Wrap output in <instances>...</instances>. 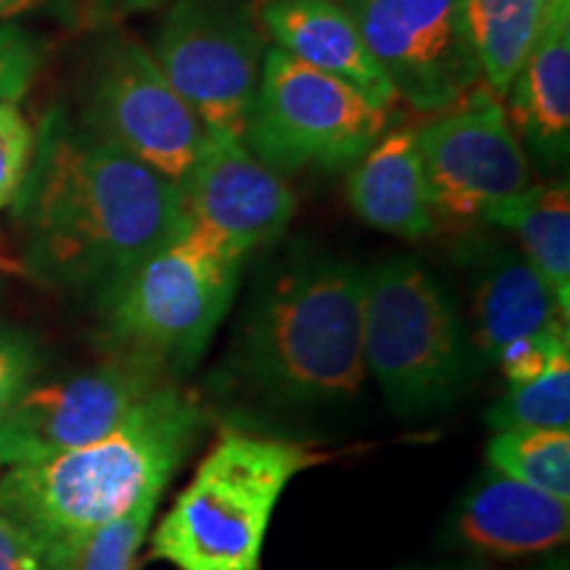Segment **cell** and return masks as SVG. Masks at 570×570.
Masks as SVG:
<instances>
[{"label":"cell","mask_w":570,"mask_h":570,"mask_svg":"<svg viewBox=\"0 0 570 570\" xmlns=\"http://www.w3.org/2000/svg\"><path fill=\"white\" fill-rule=\"evenodd\" d=\"M323 460L298 441L225 431L154 529L148 558L177 570H259L277 502Z\"/></svg>","instance_id":"cell-4"},{"label":"cell","mask_w":570,"mask_h":570,"mask_svg":"<svg viewBox=\"0 0 570 570\" xmlns=\"http://www.w3.org/2000/svg\"><path fill=\"white\" fill-rule=\"evenodd\" d=\"M246 256L183 217L164 244L101 296L117 356L180 375L202 360L230 312Z\"/></svg>","instance_id":"cell-5"},{"label":"cell","mask_w":570,"mask_h":570,"mask_svg":"<svg viewBox=\"0 0 570 570\" xmlns=\"http://www.w3.org/2000/svg\"><path fill=\"white\" fill-rule=\"evenodd\" d=\"M30 273L104 296L183 223L177 185L51 111L17 198Z\"/></svg>","instance_id":"cell-1"},{"label":"cell","mask_w":570,"mask_h":570,"mask_svg":"<svg viewBox=\"0 0 570 570\" xmlns=\"http://www.w3.org/2000/svg\"><path fill=\"white\" fill-rule=\"evenodd\" d=\"M0 570H56L38 537L0 512Z\"/></svg>","instance_id":"cell-27"},{"label":"cell","mask_w":570,"mask_h":570,"mask_svg":"<svg viewBox=\"0 0 570 570\" xmlns=\"http://www.w3.org/2000/svg\"><path fill=\"white\" fill-rule=\"evenodd\" d=\"M449 531L475 558H539L566 547L570 504L487 468L460 497Z\"/></svg>","instance_id":"cell-15"},{"label":"cell","mask_w":570,"mask_h":570,"mask_svg":"<svg viewBox=\"0 0 570 570\" xmlns=\"http://www.w3.org/2000/svg\"><path fill=\"white\" fill-rule=\"evenodd\" d=\"M164 3H173V0H80L82 9L98 19H117L127 17V13L151 11Z\"/></svg>","instance_id":"cell-28"},{"label":"cell","mask_w":570,"mask_h":570,"mask_svg":"<svg viewBox=\"0 0 570 570\" xmlns=\"http://www.w3.org/2000/svg\"><path fill=\"white\" fill-rule=\"evenodd\" d=\"M362 346L367 375L404 417L449 407L481 370L458 298L410 254L365 273Z\"/></svg>","instance_id":"cell-6"},{"label":"cell","mask_w":570,"mask_h":570,"mask_svg":"<svg viewBox=\"0 0 570 570\" xmlns=\"http://www.w3.org/2000/svg\"><path fill=\"white\" fill-rule=\"evenodd\" d=\"M256 17L275 48L394 109L389 77L338 0H262Z\"/></svg>","instance_id":"cell-17"},{"label":"cell","mask_w":570,"mask_h":570,"mask_svg":"<svg viewBox=\"0 0 570 570\" xmlns=\"http://www.w3.org/2000/svg\"><path fill=\"white\" fill-rule=\"evenodd\" d=\"M267 48L248 0H173L148 53L206 132L244 138Z\"/></svg>","instance_id":"cell-8"},{"label":"cell","mask_w":570,"mask_h":570,"mask_svg":"<svg viewBox=\"0 0 570 570\" xmlns=\"http://www.w3.org/2000/svg\"><path fill=\"white\" fill-rule=\"evenodd\" d=\"M161 494L164 491H148L138 504L92 531L67 570H135V558L151 533Z\"/></svg>","instance_id":"cell-23"},{"label":"cell","mask_w":570,"mask_h":570,"mask_svg":"<svg viewBox=\"0 0 570 570\" xmlns=\"http://www.w3.org/2000/svg\"><path fill=\"white\" fill-rule=\"evenodd\" d=\"M547 9L550 0H465L468 30L479 56L481 80L497 98L508 96L539 38Z\"/></svg>","instance_id":"cell-20"},{"label":"cell","mask_w":570,"mask_h":570,"mask_svg":"<svg viewBox=\"0 0 570 570\" xmlns=\"http://www.w3.org/2000/svg\"><path fill=\"white\" fill-rule=\"evenodd\" d=\"M346 202L362 223L410 244L441 233L415 130L410 127H389L348 169Z\"/></svg>","instance_id":"cell-18"},{"label":"cell","mask_w":570,"mask_h":570,"mask_svg":"<svg viewBox=\"0 0 570 570\" xmlns=\"http://www.w3.org/2000/svg\"><path fill=\"white\" fill-rule=\"evenodd\" d=\"M494 431L512 428H554L570 431V354L554 360L544 373L523 383H508V391L487 412Z\"/></svg>","instance_id":"cell-22"},{"label":"cell","mask_w":570,"mask_h":570,"mask_svg":"<svg viewBox=\"0 0 570 570\" xmlns=\"http://www.w3.org/2000/svg\"><path fill=\"white\" fill-rule=\"evenodd\" d=\"M441 227H468L489 204L531 185V164L508 109L487 85L415 130Z\"/></svg>","instance_id":"cell-11"},{"label":"cell","mask_w":570,"mask_h":570,"mask_svg":"<svg viewBox=\"0 0 570 570\" xmlns=\"http://www.w3.org/2000/svg\"><path fill=\"white\" fill-rule=\"evenodd\" d=\"M481 223L504 227L520 252L544 277L560 309L570 315V194L566 180L529 185L515 196L489 204Z\"/></svg>","instance_id":"cell-19"},{"label":"cell","mask_w":570,"mask_h":570,"mask_svg":"<svg viewBox=\"0 0 570 570\" xmlns=\"http://www.w3.org/2000/svg\"><path fill=\"white\" fill-rule=\"evenodd\" d=\"M82 125L175 185L206 140L202 119L130 35H111L98 51Z\"/></svg>","instance_id":"cell-9"},{"label":"cell","mask_w":570,"mask_h":570,"mask_svg":"<svg viewBox=\"0 0 570 570\" xmlns=\"http://www.w3.org/2000/svg\"><path fill=\"white\" fill-rule=\"evenodd\" d=\"M164 381L169 377L151 365L114 356L59 381L30 383L0 420V468L92 444Z\"/></svg>","instance_id":"cell-12"},{"label":"cell","mask_w":570,"mask_h":570,"mask_svg":"<svg viewBox=\"0 0 570 570\" xmlns=\"http://www.w3.org/2000/svg\"><path fill=\"white\" fill-rule=\"evenodd\" d=\"M458 259L468 285V315L462 317L479 367L494 365L499 352L515 341L568 325L550 285L520 248L491 235H468L458 246Z\"/></svg>","instance_id":"cell-14"},{"label":"cell","mask_w":570,"mask_h":570,"mask_svg":"<svg viewBox=\"0 0 570 570\" xmlns=\"http://www.w3.org/2000/svg\"><path fill=\"white\" fill-rule=\"evenodd\" d=\"M46 3L48 0H0V19H13L21 17V13L38 11Z\"/></svg>","instance_id":"cell-29"},{"label":"cell","mask_w":570,"mask_h":570,"mask_svg":"<svg viewBox=\"0 0 570 570\" xmlns=\"http://www.w3.org/2000/svg\"><path fill=\"white\" fill-rule=\"evenodd\" d=\"M40 63V46L32 35L0 24V104H17L32 88Z\"/></svg>","instance_id":"cell-25"},{"label":"cell","mask_w":570,"mask_h":570,"mask_svg":"<svg viewBox=\"0 0 570 570\" xmlns=\"http://www.w3.org/2000/svg\"><path fill=\"white\" fill-rule=\"evenodd\" d=\"M35 151V130L17 104H0V212L17 198ZM0 267L11 262L0 254Z\"/></svg>","instance_id":"cell-24"},{"label":"cell","mask_w":570,"mask_h":570,"mask_svg":"<svg viewBox=\"0 0 570 570\" xmlns=\"http://www.w3.org/2000/svg\"><path fill=\"white\" fill-rule=\"evenodd\" d=\"M391 127V109L269 46L244 142L277 175L352 169Z\"/></svg>","instance_id":"cell-7"},{"label":"cell","mask_w":570,"mask_h":570,"mask_svg":"<svg viewBox=\"0 0 570 570\" xmlns=\"http://www.w3.org/2000/svg\"><path fill=\"white\" fill-rule=\"evenodd\" d=\"M206 425L204 404L164 381L92 444L67 449L0 473V512L35 533L56 570L104 523L164 491L194 452Z\"/></svg>","instance_id":"cell-3"},{"label":"cell","mask_w":570,"mask_h":570,"mask_svg":"<svg viewBox=\"0 0 570 570\" xmlns=\"http://www.w3.org/2000/svg\"><path fill=\"white\" fill-rule=\"evenodd\" d=\"M487 468L570 504V431H494L487 444Z\"/></svg>","instance_id":"cell-21"},{"label":"cell","mask_w":570,"mask_h":570,"mask_svg":"<svg viewBox=\"0 0 570 570\" xmlns=\"http://www.w3.org/2000/svg\"><path fill=\"white\" fill-rule=\"evenodd\" d=\"M365 273L346 256L306 244L277 256L256 277L214 383L275 412L354 404L367 383Z\"/></svg>","instance_id":"cell-2"},{"label":"cell","mask_w":570,"mask_h":570,"mask_svg":"<svg viewBox=\"0 0 570 570\" xmlns=\"http://www.w3.org/2000/svg\"><path fill=\"white\" fill-rule=\"evenodd\" d=\"M40 367L38 346L19 331H0V420L9 415L21 391Z\"/></svg>","instance_id":"cell-26"},{"label":"cell","mask_w":570,"mask_h":570,"mask_svg":"<svg viewBox=\"0 0 570 570\" xmlns=\"http://www.w3.org/2000/svg\"><path fill=\"white\" fill-rule=\"evenodd\" d=\"M396 101L441 114L481 85L465 0H338Z\"/></svg>","instance_id":"cell-10"},{"label":"cell","mask_w":570,"mask_h":570,"mask_svg":"<svg viewBox=\"0 0 570 570\" xmlns=\"http://www.w3.org/2000/svg\"><path fill=\"white\" fill-rule=\"evenodd\" d=\"M508 98L504 109L529 164L558 175L570 151V0H550Z\"/></svg>","instance_id":"cell-16"},{"label":"cell","mask_w":570,"mask_h":570,"mask_svg":"<svg viewBox=\"0 0 570 570\" xmlns=\"http://www.w3.org/2000/svg\"><path fill=\"white\" fill-rule=\"evenodd\" d=\"M177 194L188 223L244 254L281 240L296 214V196L285 177L256 159L244 138L227 132H206Z\"/></svg>","instance_id":"cell-13"}]
</instances>
